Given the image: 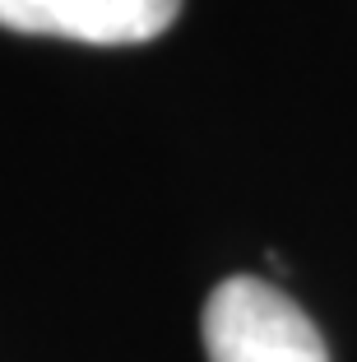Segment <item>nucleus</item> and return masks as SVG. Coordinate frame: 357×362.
<instances>
[{
    "label": "nucleus",
    "instance_id": "obj_1",
    "mask_svg": "<svg viewBox=\"0 0 357 362\" xmlns=\"http://www.w3.org/2000/svg\"><path fill=\"white\" fill-rule=\"evenodd\" d=\"M209 362H329L320 330L283 288L232 274L204 302Z\"/></svg>",
    "mask_w": 357,
    "mask_h": 362
},
{
    "label": "nucleus",
    "instance_id": "obj_2",
    "mask_svg": "<svg viewBox=\"0 0 357 362\" xmlns=\"http://www.w3.org/2000/svg\"><path fill=\"white\" fill-rule=\"evenodd\" d=\"M181 14V0H0V28L93 47L148 42Z\"/></svg>",
    "mask_w": 357,
    "mask_h": 362
}]
</instances>
